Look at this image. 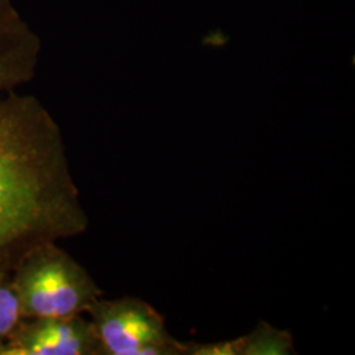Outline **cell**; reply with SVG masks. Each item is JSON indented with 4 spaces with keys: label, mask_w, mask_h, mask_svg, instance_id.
I'll list each match as a JSON object with an SVG mask.
<instances>
[{
    "label": "cell",
    "mask_w": 355,
    "mask_h": 355,
    "mask_svg": "<svg viewBox=\"0 0 355 355\" xmlns=\"http://www.w3.org/2000/svg\"><path fill=\"white\" fill-rule=\"evenodd\" d=\"M239 355L295 354V346L290 331L272 328L261 321L248 336L237 338Z\"/></svg>",
    "instance_id": "obj_6"
},
{
    "label": "cell",
    "mask_w": 355,
    "mask_h": 355,
    "mask_svg": "<svg viewBox=\"0 0 355 355\" xmlns=\"http://www.w3.org/2000/svg\"><path fill=\"white\" fill-rule=\"evenodd\" d=\"M89 228L61 129L37 98L0 99V272Z\"/></svg>",
    "instance_id": "obj_1"
},
{
    "label": "cell",
    "mask_w": 355,
    "mask_h": 355,
    "mask_svg": "<svg viewBox=\"0 0 355 355\" xmlns=\"http://www.w3.org/2000/svg\"><path fill=\"white\" fill-rule=\"evenodd\" d=\"M23 320L12 272H0V347L10 340Z\"/></svg>",
    "instance_id": "obj_7"
},
{
    "label": "cell",
    "mask_w": 355,
    "mask_h": 355,
    "mask_svg": "<svg viewBox=\"0 0 355 355\" xmlns=\"http://www.w3.org/2000/svg\"><path fill=\"white\" fill-rule=\"evenodd\" d=\"M12 280L24 318L86 315L103 296L89 271L57 242L42 243L26 254L13 270Z\"/></svg>",
    "instance_id": "obj_2"
},
{
    "label": "cell",
    "mask_w": 355,
    "mask_h": 355,
    "mask_svg": "<svg viewBox=\"0 0 355 355\" xmlns=\"http://www.w3.org/2000/svg\"><path fill=\"white\" fill-rule=\"evenodd\" d=\"M86 315L102 355H184V343L166 328L165 318L139 297H99Z\"/></svg>",
    "instance_id": "obj_3"
},
{
    "label": "cell",
    "mask_w": 355,
    "mask_h": 355,
    "mask_svg": "<svg viewBox=\"0 0 355 355\" xmlns=\"http://www.w3.org/2000/svg\"><path fill=\"white\" fill-rule=\"evenodd\" d=\"M0 355H102L92 324L85 315L24 318Z\"/></svg>",
    "instance_id": "obj_4"
},
{
    "label": "cell",
    "mask_w": 355,
    "mask_h": 355,
    "mask_svg": "<svg viewBox=\"0 0 355 355\" xmlns=\"http://www.w3.org/2000/svg\"><path fill=\"white\" fill-rule=\"evenodd\" d=\"M40 51V38L12 0H0V94L13 92L35 78Z\"/></svg>",
    "instance_id": "obj_5"
}]
</instances>
